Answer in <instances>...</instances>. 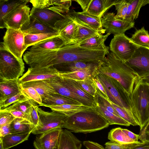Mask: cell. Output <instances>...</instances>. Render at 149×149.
Here are the masks:
<instances>
[{"label":"cell","mask_w":149,"mask_h":149,"mask_svg":"<svg viewBox=\"0 0 149 149\" xmlns=\"http://www.w3.org/2000/svg\"><path fill=\"white\" fill-rule=\"evenodd\" d=\"M102 74L118 81L130 95L132 93L138 75L125 63L116 59L110 52L95 71V75Z\"/></svg>","instance_id":"cell-1"},{"label":"cell","mask_w":149,"mask_h":149,"mask_svg":"<svg viewBox=\"0 0 149 149\" xmlns=\"http://www.w3.org/2000/svg\"><path fill=\"white\" fill-rule=\"evenodd\" d=\"M109 125L96 108H89L67 116L64 127L71 132L86 134L101 130Z\"/></svg>","instance_id":"cell-2"},{"label":"cell","mask_w":149,"mask_h":149,"mask_svg":"<svg viewBox=\"0 0 149 149\" xmlns=\"http://www.w3.org/2000/svg\"><path fill=\"white\" fill-rule=\"evenodd\" d=\"M130 99L140 131L149 122V85L139 79L130 95Z\"/></svg>","instance_id":"cell-3"},{"label":"cell","mask_w":149,"mask_h":149,"mask_svg":"<svg viewBox=\"0 0 149 149\" xmlns=\"http://www.w3.org/2000/svg\"><path fill=\"white\" fill-rule=\"evenodd\" d=\"M94 78L98 79L102 84L109 98L108 100L127 110L135 119L130 95L120 84L113 78L102 74H97Z\"/></svg>","instance_id":"cell-4"},{"label":"cell","mask_w":149,"mask_h":149,"mask_svg":"<svg viewBox=\"0 0 149 149\" xmlns=\"http://www.w3.org/2000/svg\"><path fill=\"white\" fill-rule=\"evenodd\" d=\"M23 61L19 60L6 48L0 45V78L7 80L18 79L24 71Z\"/></svg>","instance_id":"cell-5"},{"label":"cell","mask_w":149,"mask_h":149,"mask_svg":"<svg viewBox=\"0 0 149 149\" xmlns=\"http://www.w3.org/2000/svg\"><path fill=\"white\" fill-rule=\"evenodd\" d=\"M139 47L124 33L114 35L110 42L109 48L116 59L125 63Z\"/></svg>","instance_id":"cell-6"},{"label":"cell","mask_w":149,"mask_h":149,"mask_svg":"<svg viewBox=\"0 0 149 149\" xmlns=\"http://www.w3.org/2000/svg\"><path fill=\"white\" fill-rule=\"evenodd\" d=\"M36 108L40 124L35 127L31 132L33 134H41L54 129L64 127L67 116L54 111L50 112L45 111L38 105Z\"/></svg>","instance_id":"cell-7"},{"label":"cell","mask_w":149,"mask_h":149,"mask_svg":"<svg viewBox=\"0 0 149 149\" xmlns=\"http://www.w3.org/2000/svg\"><path fill=\"white\" fill-rule=\"evenodd\" d=\"M26 0L5 16L0 22V28H10L21 30L23 26L29 20L30 8Z\"/></svg>","instance_id":"cell-8"},{"label":"cell","mask_w":149,"mask_h":149,"mask_svg":"<svg viewBox=\"0 0 149 149\" xmlns=\"http://www.w3.org/2000/svg\"><path fill=\"white\" fill-rule=\"evenodd\" d=\"M3 38V45L19 60L23 61V54L27 47L24 41L25 34L21 30L6 29Z\"/></svg>","instance_id":"cell-9"},{"label":"cell","mask_w":149,"mask_h":149,"mask_svg":"<svg viewBox=\"0 0 149 149\" xmlns=\"http://www.w3.org/2000/svg\"><path fill=\"white\" fill-rule=\"evenodd\" d=\"M125 63L139 78L149 74V48L139 47Z\"/></svg>","instance_id":"cell-10"},{"label":"cell","mask_w":149,"mask_h":149,"mask_svg":"<svg viewBox=\"0 0 149 149\" xmlns=\"http://www.w3.org/2000/svg\"><path fill=\"white\" fill-rule=\"evenodd\" d=\"M113 13H105L101 18V22L107 33L114 35L124 34L126 31L134 27V22L116 19Z\"/></svg>","instance_id":"cell-11"},{"label":"cell","mask_w":149,"mask_h":149,"mask_svg":"<svg viewBox=\"0 0 149 149\" xmlns=\"http://www.w3.org/2000/svg\"><path fill=\"white\" fill-rule=\"evenodd\" d=\"M55 28L58 31L59 37L65 45H70L75 39L78 30L77 24L67 14H64V17L56 23Z\"/></svg>","instance_id":"cell-12"},{"label":"cell","mask_w":149,"mask_h":149,"mask_svg":"<svg viewBox=\"0 0 149 149\" xmlns=\"http://www.w3.org/2000/svg\"><path fill=\"white\" fill-rule=\"evenodd\" d=\"M59 72L53 67L29 68L18 79L20 84L35 81L50 79L58 76Z\"/></svg>","instance_id":"cell-13"},{"label":"cell","mask_w":149,"mask_h":149,"mask_svg":"<svg viewBox=\"0 0 149 149\" xmlns=\"http://www.w3.org/2000/svg\"><path fill=\"white\" fill-rule=\"evenodd\" d=\"M103 62L75 61L60 63L52 67L59 72L81 71L88 72L93 77L96 71Z\"/></svg>","instance_id":"cell-14"},{"label":"cell","mask_w":149,"mask_h":149,"mask_svg":"<svg viewBox=\"0 0 149 149\" xmlns=\"http://www.w3.org/2000/svg\"><path fill=\"white\" fill-rule=\"evenodd\" d=\"M62 128H57L37 136L33 142L36 149H58Z\"/></svg>","instance_id":"cell-15"},{"label":"cell","mask_w":149,"mask_h":149,"mask_svg":"<svg viewBox=\"0 0 149 149\" xmlns=\"http://www.w3.org/2000/svg\"><path fill=\"white\" fill-rule=\"evenodd\" d=\"M48 80L58 94L73 100L86 107L96 108L95 105L72 91L65 84L60 77L58 76Z\"/></svg>","instance_id":"cell-16"},{"label":"cell","mask_w":149,"mask_h":149,"mask_svg":"<svg viewBox=\"0 0 149 149\" xmlns=\"http://www.w3.org/2000/svg\"><path fill=\"white\" fill-rule=\"evenodd\" d=\"M66 14L81 25L99 31L104 29L102 25L101 18L91 16L83 12H77L73 9L70 10Z\"/></svg>","instance_id":"cell-17"},{"label":"cell","mask_w":149,"mask_h":149,"mask_svg":"<svg viewBox=\"0 0 149 149\" xmlns=\"http://www.w3.org/2000/svg\"><path fill=\"white\" fill-rule=\"evenodd\" d=\"M64 15L55 13L48 8L38 9L33 7L30 13V15L39 21L54 28L56 23L62 18Z\"/></svg>","instance_id":"cell-18"},{"label":"cell","mask_w":149,"mask_h":149,"mask_svg":"<svg viewBox=\"0 0 149 149\" xmlns=\"http://www.w3.org/2000/svg\"><path fill=\"white\" fill-rule=\"evenodd\" d=\"M25 34L59 33L55 28L40 22L30 15L29 20L21 29Z\"/></svg>","instance_id":"cell-19"},{"label":"cell","mask_w":149,"mask_h":149,"mask_svg":"<svg viewBox=\"0 0 149 149\" xmlns=\"http://www.w3.org/2000/svg\"><path fill=\"white\" fill-rule=\"evenodd\" d=\"M119 0H91L85 13L91 16L101 18L106 12Z\"/></svg>","instance_id":"cell-20"},{"label":"cell","mask_w":149,"mask_h":149,"mask_svg":"<svg viewBox=\"0 0 149 149\" xmlns=\"http://www.w3.org/2000/svg\"><path fill=\"white\" fill-rule=\"evenodd\" d=\"M21 92L18 79L7 80L0 78V102Z\"/></svg>","instance_id":"cell-21"},{"label":"cell","mask_w":149,"mask_h":149,"mask_svg":"<svg viewBox=\"0 0 149 149\" xmlns=\"http://www.w3.org/2000/svg\"><path fill=\"white\" fill-rule=\"evenodd\" d=\"M110 34L109 33L105 35L97 34L82 42L78 45L88 49L109 51V47L106 46L104 42Z\"/></svg>","instance_id":"cell-22"},{"label":"cell","mask_w":149,"mask_h":149,"mask_svg":"<svg viewBox=\"0 0 149 149\" xmlns=\"http://www.w3.org/2000/svg\"><path fill=\"white\" fill-rule=\"evenodd\" d=\"M81 142L70 131L62 129L58 149H81Z\"/></svg>","instance_id":"cell-23"},{"label":"cell","mask_w":149,"mask_h":149,"mask_svg":"<svg viewBox=\"0 0 149 149\" xmlns=\"http://www.w3.org/2000/svg\"><path fill=\"white\" fill-rule=\"evenodd\" d=\"M23 87H31L35 88L43 100L51 94L57 93L48 80L35 81L20 84Z\"/></svg>","instance_id":"cell-24"},{"label":"cell","mask_w":149,"mask_h":149,"mask_svg":"<svg viewBox=\"0 0 149 149\" xmlns=\"http://www.w3.org/2000/svg\"><path fill=\"white\" fill-rule=\"evenodd\" d=\"M60 77L72 91L96 106L94 97L86 92L77 81Z\"/></svg>","instance_id":"cell-25"},{"label":"cell","mask_w":149,"mask_h":149,"mask_svg":"<svg viewBox=\"0 0 149 149\" xmlns=\"http://www.w3.org/2000/svg\"><path fill=\"white\" fill-rule=\"evenodd\" d=\"M31 133H13L0 137L4 149H8L28 140Z\"/></svg>","instance_id":"cell-26"},{"label":"cell","mask_w":149,"mask_h":149,"mask_svg":"<svg viewBox=\"0 0 149 149\" xmlns=\"http://www.w3.org/2000/svg\"><path fill=\"white\" fill-rule=\"evenodd\" d=\"M76 23L78 27L77 33L75 39L70 45H78L82 42L95 35L98 34H103L106 32L104 29L102 31L97 30Z\"/></svg>","instance_id":"cell-27"},{"label":"cell","mask_w":149,"mask_h":149,"mask_svg":"<svg viewBox=\"0 0 149 149\" xmlns=\"http://www.w3.org/2000/svg\"><path fill=\"white\" fill-rule=\"evenodd\" d=\"M65 45L59 36L50 38L36 43L30 49H33L56 50Z\"/></svg>","instance_id":"cell-28"},{"label":"cell","mask_w":149,"mask_h":149,"mask_svg":"<svg viewBox=\"0 0 149 149\" xmlns=\"http://www.w3.org/2000/svg\"><path fill=\"white\" fill-rule=\"evenodd\" d=\"M39 106L49 108L52 111L63 113L67 116H70L77 112L90 108L81 104H63L58 105H50L42 104Z\"/></svg>","instance_id":"cell-29"},{"label":"cell","mask_w":149,"mask_h":149,"mask_svg":"<svg viewBox=\"0 0 149 149\" xmlns=\"http://www.w3.org/2000/svg\"><path fill=\"white\" fill-rule=\"evenodd\" d=\"M35 127L28 120L22 118H15L10 124L11 134L31 133Z\"/></svg>","instance_id":"cell-30"},{"label":"cell","mask_w":149,"mask_h":149,"mask_svg":"<svg viewBox=\"0 0 149 149\" xmlns=\"http://www.w3.org/2000/svg\"><path fill=\"white\" fill-rule=\"evenodd\" d=\"M147 4V0H128L127 10L125 19L134 22L138 17L141 8Z\"/></svg>","instance_id":"cell-31"},{"label":"cell","mask_w":149,"mask_h":149,"mask_svg":"<svg viewBox=\"0 0 149 149\" xmlns=\"http://www.w3.org/2000/svg\"><path fill=\"white\" fill-rule=\"evenodd\" d=\"M96 109L97 112L109 123V125L116 124L126 126L131 125L127 121L110 112L96 103Z\"/></svg>","instance_id":"cell-32"},{"label":"cell","mask_w":149,"mask_h":149,"mask_svg":"<svg viewBox=\"0 0 149 149\" xmlns=\"http://www.w3.org/2000/svg\"><path fill=\"white\" fill-rule=\"evenodd\" d=\"M42 104L50 105H58L63 104H81L73 100L58 93L51 94L47 98L42 100Z\"/></svg>","instance_id":"cell-33"},{"label":"cell","mask_w":149,"mask_h":149,"mask_svg":"<svg viewBox=\"0 0 149 149\" xmlns=\"http://www.w3.org/2000/svg\"><path fill=\"white\" fill-rule=\"evenodd\" d=\"M108 139L110 141L121 144H126L134 143L122 130L120 127L113 129L109 132Z\"/></svg>","instance_id":"cell-34"},{"label":"cell","mask_w":149,"mask_h":149,"mask_svg":"<svg viewBox=\"0 0 149 149\" xmlns=\"http://www.w3.org/2000/svg\"><path fill=\"white\" fill-rule=\"evenodd\" d=\"M26 0H0V22L3 17Z\"/></svg>","instance_id":"cell-35"},{"label":"cell","mask_w":149,"mask_h":149,"mask_svg":"<svg viewBox=\"0 0 149 149\" xmlns=\"http://www.w3.org/2000/svg\"><path fill=\"white\" fill-rule=\"evenodd\" d=\"M130 39L136 45L149 48V33L144 26L137 30Z\"/></svg>","instance_id":"cell-36"},{"label":"cell","mask_w":149,"mask_h":149,"mask_svg":"<svg viewBox=\"0 0 149 149\" xmlns=\"http://www.w3.org/2000/svg\"><path fill=\"white\" fill-rule=\"evenodd\" d=\"M58 36L59 33L25 34V43L26 46L28 48L45 40Z\"/></svg>","instance_id":"cell-37"},{"label":"cell","mask_w":149,"mask_h":149,"mask_svg":"<svg viewBox=\"0 0 149 149\" xmlns=\"http://www.w3.org/2000/svg\"><path fill=\"white\" fill-rule=\"evenodd\" d=\"M33 100L28 99L13 103L5 109L0 110V111L16 110L21 111L27 115L32 105Z\"/></svg>","instance_id":"cell-38"},{"label":"cell","mask_w":149,"mask_h":149,"mask_svg":"<svg viewBox=\"0 0 149 149\" xmlns=\"http://www.w3.org/2000/svg\"><path fill=\"white\" fill-rule=\"evenodd\" d=\"M72 0H55L54 3L48 8L57 13L65 14L70 10Z\"/></svg>","instance_id":"cell-39"},{"label":"cell","mask_w":149,"mask_h":149,"mask_svg":"<svg viewBox=\"0 0 149 149\" xmlns=\"http://www.w3.org/2000/svg\"><path fill=\"white\" fill-rule=\"evenodd\" d=\"M109 101L116 112L121 118L129 123L131 125L134 126H139V124L135 118L130 112L109 100Z\"/></svg>","instance_id":"cell-40"},{"label":"cell","mask_w":149,"mask_h":149,"mask_svg":"<svg viewBox=\"0 0 149 149\" xmlns=\"http://www.w3.org/2000/svg\"><path fill=\"white\" fill-rule=\"evenodd\" d=\"M96 92L94 97L96 103L101 106L108 111L120 117L116 112L109 100L104 97L102 92L96 87Z\"/></svg>","instance_id":"cell-41"},{"label":"cell","mask_w":149,"mask_h":149,"mask_svg":"<svg viewBox=\"0 0 149 149\" xmlns=\"http://www.w3.org/2000/svg\"><path fill=\"white\" fill-rule=\"evenodd\" d=\"M58 76L64 78L76 81L83 80L90 77H93L90 73L81 71L59 72Z\"/></svg>","instance_id":"cell-42"},{"label":"cell","mask_w":149,"mask_h":149,"mask_svg":"<svg viewBox=\"0 0 149 149\" xmlns=\"http://www.w3.org/2000/svg\"><path fill=\"white\" fill-rule=\"evenodd\" d=\"M21 92L29 99H31L39 105L42 104L41 96L36 90L31 87H23L20 84Z\"/></svg>","instance_id":"cell-43"},{"label":"cell","mask_w":149,"mask_h":149,"mask_svg":"<svg viewBox=\"0 0 149 149\" xmlns=\"http://www.w3.org/2000/svg\"><path fill=\"white\" fill-rule=\"evenodd\" d=\"M93 78L91 76L84 80L77 81L86 92L94 97L96 88L93 80Z\"/></svg>","instance_id":"cell-44"},{"label":"cell","mask_w":149,"mask_h":149,"mask_svg":"<svg viewBox=\"0 0 149 149\" xmlns=\"http://www.w3.org/2000/svg\"><path fill=\"white\" fill-rule=\"evenodd\" d=\"M117 13L115 15L116 18L125 19L128 6V0H119L115 5Z\"/></svg>","instance_id":"cell-45"},{"label":"cell","mask_w":149,"mask_h":149,"mask_svg":"<svg viewBox=\"0 0 149 149\" xmlns=\"http://www.w3.org/2000/svg\"><path fill=\"white\" fill-rule=\"evenodd\" d=\"M37 104L33 100L29 111L27 114V120L35 126H39L40 123L36 106Z\"/></svg>","instance_id":"cell-46"},{"label":"cell","mask_w":149,"mask_h":149,"mask_svg":"<svg viewBox=\"0 0 149 149\" xmlns=\"http://www.w3.org/2000/svg\"><path fill=\"white\" fill-rule=\"evenodd\" d=\"M28 99L21 92L0 102V110H2L16 102Z\"/></svg>","instance_id":"cell-47"},{"label":"cell","mask_w":149,"mask_h":149,"mask_svg":"<svg viewBox=\"0 0 149 149\" xmlns=\"http://www.w3.org/2000/svg\"><path fill=\"white\" fill-rule=\"evenodd\" d=\"M141 142L138 141L128 144H121L114 141H110L105 143V149H129Z\"/></svg>","instance_id":"cell-48"},{"label":"cell","mask_w":149,"mask_h":149,"mask_svg":"<svg viewBox=\"0 0 149 149\" xmlns=\"http://www.w3.org/2000/svg\"><path fill=\"white\" fill-rule=\"evenodd\" d=\"M55 0H31L29 2L33 7L38 9H43L48 8L52 6Z\"/></svg>","instance_id":"cell-49"},{"label":"cell","mask_w":149,"mask_h":149,"mask_svg":"<svg viewBox=\"0 0 149 149\" xmlns=\"http://www.w3.org/2000/svg\"><path fill=\"white\" fill-rule=\"evenodd\" d=\"M15 118L8 112L0 111V127L10 123Z\"/></svg>","instance_id":"cell-50"},{"label":"cell","mask_w":149,"mask_h":149,"mask_svg":"<svg viewBox=\"0 0 149 149\" xmlns=\"http://www.w3.org/2000/svg\"><path fill=\"white\" fill-rule=\"evenodd\" d=\"M139 135V139L141 142L149 140V122L143 129L140 131Z\"/></svg>","instance_id":"cell-51"},{"label":"cell","mask_w":149,"mask_h":149,"mask_svg":"<svg viewBox=\"0 0 149 149\" xmlns=\"http://www.w3.org/2000/svg\"><path fill=\"white\" fill-rule=\"evenodd\" d=\"M83 143L87 149H105L100 144L90 141H83Z\"/></svg>","instance_id":"cell-52"},{"label":"cell","mask_w":149,"mask_h":149,"mask_svg":"<svg viewBox=\"0 0 149 149\" xmlns=\"http://www.w3.org/2000/svg\"><path fill=\"white\" fill-rule=\"evenodd\" d=\"M0 111L8 112L16 118H22L27 120V115L20 111L16 110H10L6 111Z\"/></svg>","instance_id":"cell-53"},{"label":"cell","mask_w":149,"mask_h":149,"mask_svg":"<svg viewBox=\"0 0 149 149\" xmlns=\"http://www.w3.org/2000/svg\"><path fill=\"white\" fill-rule=\"evenodd\" d=\"M10 123L0 127V137L11 134Z\"/></svg>","instance_id":"cell-54"},{"label":"cell","mask_w":149,"mask_h":149,"mask_svg":"<svg viewBox=\"0 0 149 149\" xmlns=\"http://www.w3.org/2000/svg\"><path fill=\"white\" fill-rule=\"evenodd\" d=\"M93 80L96 87L102 92L104 97L109 100L106 91L100 81L95 78H93Z\"/></svg>","instance_id":"cell-55"},{"label":"cell","mask_w":149,"mask_h":149,"mask_svg":"<svg viewBox=\"0 0 149 149\" xmlns=\"http://www.w3.org/2000/svg\"><path fill=\"white\" fill-rule=\"evenodd\" d=\"M122 131L131 140L136 142H138L139 135L127 129L122 128Z\"/></svg>","instance_id":"cell-56"},{"label":"cell","mask_w":149,"mask_h":149,"mask_svg":"<svg viewBox=\"0 0 149 149\" xmlns=\"http://www.w3.org/2000/svg\"><path fill=\"white\" fill-rule=\"evenodd\" d=\"M129 149H149V140L141 142Z\"/></svg>","instance_id":"cell-57"},{"label":"cell","mask_w":149,"mask_h":149,"mask_svg":"<svg viewBox=\"0 0 149 149\" xmlns=\"http://www.w3.org/2000/svg\"><path fill=\"white\" fill-rule=\"evenodd\" d=\"M76 2L81 6L83 11L85 12L90 3L91 0H74Z\"/></svg>","instance_id":"cell-58"},{"label":"cell","mask_w":149,"mask_h":149,"mask_svg":"<svg viewBox=\"0 0 149 149\" xmlns=\"http://www.w3.org/2000/svg\"><path fill=\"white\" fill-rule=\"evenodd\" d=\"M143 82L149 85V74L139 78Z\"/></svg>","instance_id":"cell-59"},{"label":"cell","mask_w":149,"mask_h":149,"mask_svg":"<svg viewBox=\"0 0 149 149\" xmlns=\"http://www.w3.org/2000/svg\"><path fill=\"white\" fill-rule=\"evenodd\" d=\"M0 149H4L2 142L1 140L0 139Z\"/></svg>","instance_id":"cell-60"},{"label":"cell","mask_w":149,"mask_h":149,"mask_svg":"<svg viewBox=\"0 0 149 149\" xmlns=\"http://www.w3.org/2000/svg\"><path fill=\"white\" fill-rule=\"evenodd\" d=\"M147 4H149V0H147Z\"/></svg>","instance_id":"cell-61"}]
</instances>
